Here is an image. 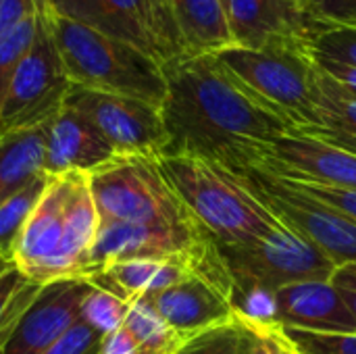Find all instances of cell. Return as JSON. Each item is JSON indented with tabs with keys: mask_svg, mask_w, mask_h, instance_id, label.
Here are the masks:
<instances>
[{
	"mask_svg": "<svg viewBox=\"0 0 356 354\" xmlns=\"http://www.w3.org/2000/svg\"><path fill=\"white\" fill-rule=\"evenodd\" d=\"M44 127L0 131V204L44 173Z\"/></svg>",
	"mask_w": 356,
	"mask_h": 354,
	"instance_id": "obj_21",
	"label": "cell"
},
{
	"mask_svg": "<svg viewBox=\"0 0 356 354\" xmlns=\"http://www.w3.org/2000/svg\"><path fill=\"white\" fill-rule=\"evenodd\" d=\"M184 54H215L234 44L223 0H169Z\"/></svg>",
	"mask_w": 356,
	"mask_h": 354,
	"instance_id": "obj_20",
	"label": "cell"
},
{
	"mask_svg": "<svg viewBox=\"0 0 356 354\" xmlns=\"http://www.w3.org/2000/svg\"><path fill=\"white\" fill-rule=\"evenodd\" d=\"M159 165L184 207L217 244L252 242L284 227L242 175L192 156H159Z\"/></svg>",
	"mask_w": 356,
	"mask_h": 354,
	"instance_id": "obj_3",
	"label": "cell"
},
{
	"mask_svg": "<svg viewBox=\"0 0 356 354\" xmlns=\"http://www.w3.org/2000/svg\"><path fill=\"white\" fill-rule=\"evenodd\" d=\"M40 17L42 10L25 17L23 21L15 23L10 29H6L0 35V102L4 98V92L17 71V67L21 65V61L25 58V54L31 50L38 29H40Z\"/></svg>",
	"mask_w": 356,
	"mask_h": 354,
	"instance_id": "obj_26",
	"label": "cell"
},
{
	"mask_svg": "<svg viewBox=\"0 0 356 354\" xmlns=\"http://www.w3.org/2000/svg\"><path fill=\"white\" fill-rule=\"evenodd\" d=\"M309 46L315 58L356 67V27H321Z\"/></svg>",
	"mask_w": 356,
	"mask_h": 354,
	"instance_id": "obj_28",
	"label": "cell"
},
{
	"mask_svg": "<svg viewBox=\"0 0 356 354\" xmlns=\"http://www.w3.org/2000/svg\"><path fill=\"white\" fill-rule=\"evenodd\" d=\"M98 211L88 173L48 177L15 252V267L44 286L54 280L88 277L98 234Z\"/></svg>",
	"mask_w": 356,
	"mask_h": 354,
	"instance_id": "obj_2",
	"label": "cell"
},
{
	"mask_svg": "<svg viewBox=\"0 0 356 354\" xmlns=\"http://www.w3.org/2000/svg\"><path fill=\"white\" fill-rule=\"evenodd\" d=\"M300 354H356L355 334H317L305 330H288Z\"/></svg>",
	"mask_w": 356,
	"mask_h": 354,
	"instance_id": "obj_30",
	"label": "cell"
},
{
	"mask_svg": "<svg viewBox=\"0 0 356 354\" xmlns=\"http://www.w3.org/2000/svg\"><path fill=\"white\" fill-rule=\"evenodd\" d=\"M38 10H42V0H0V35Z\"/></svg>",
	"mask_w": 356,
	"mask_h": 354,
	"instance_id": "obj_34",
	"label": "cell"
},
{
	"mask_svg": "<svg viewBox=\"0 0 356 354\" xmlns=\"http://www.w3.org/2000/svg\"><path fill=\"white\" fill-rule=\"evenodd\" d=\"M234 294V282L217 250V242L207 236L196 248L190 273L175 286L144 298L181 338H188L229 323L238 313Z\"/></svg>",
	"mask_w": 356,
	"mask_h": 354,
	"instance_id": "obj_8",
	"label": "cell"
},
{
	"mask_svg": "<svg viewBox=\"0 0 356 354\" xmlns=\"http://www.w3.org/2000/svg\"><path fill=\"white\" fill-rule=\"evenodd\" d=\"M38 290L40 284L25 277L17 267L8 269L0 277V353L4 351V344L15 330L21 313L33 300Z\"/></svg>",
	"mask_w": 356,
	"mask_h": 354,
	"instance_id": "obj_25",
	"label": "cell"
},
{
	"mask_svg": "<svg viewBox=\"0 0 356 354\" xmlns=\"http://www.w3.org/2000/svg\"><path fill=\"white\" fill-rule=\"evenodd\" d=\"M13 267H15V265H10V263H6V261H2V259H0V277H2L8 269H13Z\"/></svg>",
	"mask_w": 356,
	"mask_h": 354,
	"instance_id": "obj_39",
	"label": "cell"
},
{
	"mask_svg": "<svg viewBox=\"0 0 356 354\" xmlns=\"http://www.w3.org/2000/svg\"><path fill=\"white\" fill-rule=\"evenodd\" d=\"M277 219L317 246L336 267L356 265V221L259 169L242 173Z\"/></svg>",
	"mask_w": 356,
	"mask_h": 354,
	"instance_id": "obj_10",
	"label": "cell"
},
{
	"mask_svg": "<svg viewBox=\"0 0 356 354\" xmlns=\"http://www.w3.org/2000/svg\"><path fill=\"white\" fill-rule=\"evenodd\" d=\"M236 323L240 330L238 354H300L286 328L275 319H257L238 311Z\"/></svg>",
	"mask_w": 356,
	"mask_h": 354,
	"instance_id": "obj_24",
	"label": "cell"
},
{
	"mask_svg": "<svg viewBox=\"0 0 356 354\" xmlns=\"http://www.w3.org/2000/svg\"><path fill=\"white\" fill-rule=\"evenodd\" d=\"M46 152L44 173L48 177L65 173H92L117 156L104 136L77 111L63 106V111L44 125Z\"/></svg>",
	"mask_w": 356,
	"mask_h": 354,
	"instance_id": "obj_18",
	"label": "cell"
},
{
	"mask_svg": "<svg viewBox=\"0 0 356 354\" xmlns=\"http://www.w3.org/2000/svg\"><path fill=\"white\" fill-rule=\"evenodd\" d=\"M161 156H192L238 175L257 169L267 148L292 127L246 92L215 54H179L163 65Z\"/></svg>",
	"mask_w": 356,
	"mask_h": 354,
	"instance_id": "obj_1",
	"label": "cell"
},
{
	"mask_svg": "<svg viewBox=\"0 0 356 354\" xmlns=\"http://www.w3.org/2000/svg\"><path fill=\"white\" fill-rule=\"evenodd\" d=\"M240 330L236 317L229 323L188 336L173 354H238Z\"/></svg>",
	"mask_w": 356,
	"mask_h": 354,
	"instance_id": "obj_29",
	"label": "cell"
},
{
	"mask_svg": "<svg viewBox=\"0 0 356 354\" xmlns=\"http://www.w3.org/2000/svg\"><path fill=\"white\" fill-rule=\"evenodd\" d=\"M286 2H292V4H296V6H300V8H305V10H307V6H309V2H311V0H286Z\"/></svg>",
	"mask_w": 356,
	"mask_h": 354,
	"instance_id": "obj_40",
	"label": "cell"
},
{
	"mask_svg": "<svg viewBox=\"0 0 356 354\" xmlns=\"http://www.w3.org/2000/svg\"><path fill=\"white\" fill-rule=\"evenodd\" d=\"M100 354H142V351L131 338V334L125 328H119L117 332L104 338Z\"/></svg>",
	"mask_w": 356,
	"mask_h": 354,
	"instance_id": "obj_36",
	"label": "cell"
},
{
	"mask_svg": "<svg viewBox=\"0 0 356 354\" xmlns=\"http://www.w3.org/2000/svg\"><path fill=\"white\" fill-rule=\"evenodd\" d=\"M307 13L321 27H356V0H311Z\"/></svg>",
	"mask_w": 356,
	"mask_h": 354,
	"instance_id": "obj_31",
	"label": "cell"
},
{
	"mask_svg": "<svg viewBox=\"0 0 356 354\" xmlns=\"http://www.w3.org/2000/svg\"><path fill=\"white\" fill-rule=\"evenodd\" d=\"M207 232L200 225H146L100 221L90 257V275L119 261H167L188 252ZM88 275V277H90Z\"/></svg>",
	"mask_w": 356,
	"mask_h": 354,
	"instance_id": "obj_15",
	"label": "cell"
},
{
	"mask_svg": "<svg viewBox=\"0 0 356 354\" xmlns=\"http://www.w3.org/2000/svg\"><path fill=\"white\" fill-rule=\"evenodd\" d=\"M104 338L77 321L65 336H60L44 354H100Z\"/></svg>",
	"mask_w": 356,
	"mask_h": 354,
	"instance_id": "obj_32",
	"label": "cell"
},
{
	"mask_svg": "<svg viewBox=\"0 0 356 354\" xmlns=\"http://www.w3.org/2000/svg\"><path fill=\"white\" fill-rule=\"evenodd\" d=\"M42 10L127 42L161 65L184 54L152 0H42Z\"/></svg>",
	"mask_w": 356,
	"mask_h": 354,
	"instance_id": "obj_11",
	"label": "cell"
},
{
	"mask_svg": "<svg viewBox=\"0 0 356 354\" xmlns=\"http://www.w3.org/2000/svg\"><path fill=\"white\" fill-rule=\"evenodd\" d=\"M71 86L42 10L35 42L17 67L0 102V131L44 127L63 111Z\"/></svg>",
	"mask_w": 356,
	"mask_h": 354,
	"instance_id": "obj_9",
	"label": "cell"
},
{
	"mask_svg": "<svg viewBox=\"0 0 356 354\" xmlns=\"http://www.w3.org/2000/svg\"><path fill=\"white\" fill-rule=\"evenodd\" d=\"M88 177L100 221L198 225L167 182L159 156L117 154Z\"/></svg>",
	"mask_w": 356,
	"mask_h": 354,
	"instance_id": "obj_6",
	"label": "cell"
},
{
	"mask_svg": "<svg viewBox=\"0 0 356 354\" xmlns=\"http://www.w3.org/2000/svg\"><path fill=\"white\" fill-rule=\"evenodd\" d=\"M215 56L246 92L292 129L313 123L317 61L309 42H275L263 48L227 46Z\"/></svg>",
	"mask_w": 356,
	"mask_h": 354,
	"instance_id": "obj_5",
	"label": "cell"
},
{
	"mask_svg": "<svg viewBox=\"0 0 356 354\" xmlns=\"http://www.w3.org/2000/svg\"><path fill=\"white\" fill-rule=\"evenodd\" d=\"M273 317L288 330L355 334L356 321L332 280L290 284L273 294Z\"/></svg>",
	"mask_w": 356,
	"mask_h": 354,
	"instance_id": "obj_17",
	"label": "cell"
},
{
	"mask_svg": "<svg viewBox=\"0 0 356 354\" xmlns=\"http://www.w3.org/2000/svg\"><path fill=\"white\" fill-rule=\"evenodd\" d=\"M288 182V179H286ZM294 188L300 192L309 194L311 198L348 215L356 221V190H346V188H332V186H315V184H296L290 182Z\"/></svg>",
	"mask_w": 356,
	"mask_h": 354,
	"instance_id": "obj_33",
	"label": "cell"
},
{
	"mask_svg": "<svg viewBox=\"0 0 356 354\" xmlns=\"http://www.w3.org/2000/svg\"><path fill=\"white\" fill-rule=\"evenodd\" d=\"M92 284L83 277L54 280L40 286L21 313L2 354H44L77 321Z\"/></svg>",
	"mask_w": 356,
	"mask_h": 354,
	"instance_id": "obj_14",
	"label": "cell"
},
{
	"mask_svg": "<svg viewBox=\"0 0 356 354\" xmlns=\"http://www.w3.org/2000/svg\"><path fill=\"white\" fill-rule=\"evenodd\" d=\"M356 156V96L317 65L313 123L294 129Z\"/></svg>",
	"mask_w": 356,
	"mask_h": 354,
	"instance_id": "obj_19",
	"label": "cell"
},
{
	"mask_svg": "<svg viewBox=\"0 0 356 354\" xmlns=\"http://www.w3.org/2000/svg\"><path fill=\"white\" fill-rule=\"evenodd\" d=\"M46 186H48V175L42 173L40 177L29 182L25 188H21L19 192H15L10 198H6L0 204V259L2 261L15 265L13 261H15L19 240Z\"/></svg>",
	"mask_w": 356,
	"mask_h": 354,
	"instance_id": "obj_22",
	"label": "cell"
},
{
	"mask_svg": "<svg viewBox=\"0 0 356 354\" xmlns=\"http://www.w3.org/2000/svg\"><path fill=\"white\" fill-rule=\"evenodd\" d=\"M65 106L83 115L121 156H161L167 146L161 106L152 102L71 86Z\"/></svg>",
	"mask_w": 356,
	"mask_h": 354,
	"instance_id": "obj_12",
	"label": "cell"
},
{
	"mask_svg": "<svg viewBox=\"0 0 356 354\" xmlns=\"http://www.w3.org/2000/svg\"><path fill=\"white\" fill-rule=\"evenodd\" d=\"M127 311H129V300H123L121 296L108 290L92 286L90 294L81 305L79 321H83L90 330L106 338L119 328H123Z\"/></svg>",
	"mask_w": 356,
	"mask_h": 354,
	"instance_id": "obj_27",
	"label": "cell"
},
{
	"mask_svg": "<svg viewBox=\"0 0 356 354\" xmlns=\"http://www.w3.org/2000/svg\"><path fill=\"white\" fill-rule=\"evenodd\" d=\"M232 46L263 48L275 42H309L321 29L309 13L286 0H227Z\"/></svg>",
	"mask_w": 356,
	"mask_h": 354,
	"instance_id": "obj_16",
	"label": "cell"
},
{
	"mask_svg": "<svg viewBox=\"0 0 356 354\" xmlns=\"http://www.w3.org/2000/svg\"><path fill=\"white\" fill-rule=\"evenodd\" d=\"M217 250L234 282L236 309L254 294H275L298 282L332 280L338 269L317 246L288 225L261 240L217 244Z\"/></svg>",
	"mask_w": 356,
	"mask_h": 354,
	"instance_id": "obj_7",
	"label": "cell"
},
{
	"mask_svg": "<svg viewBox=\"0 0 356 354\" xmlns=\"http://www.w3.org/2000/svg\"><path fill=\"white\" fill-rule=\"evenodd\" d=\"M0 354H2V353H0Z\"/></svg>",
	"mask_w": 356,
	"mask_h": 354,
	"instance_id": "obj_42",
	"label": "cell"
},
{
	"mask_svg": "<svg viewBox=\"0 0 356 354\" xmlns=\"http://www.w3.org/2000/svg\"><path fill=\"white\" fill-rule=\"evenodd\" d=\"M332 284L340 292L342 300L346 303L348 311L356 321V265H342L332 275Z\"/></svg>",
	"mask_w": 356,
	"mask_h": 354,
	"instance_id": "obj_35",
	"label": "cell"
},
{
	"mask_svg": "<svg viewBox=\"0 0 356 354\" xmlns=\"http://www.w3.org/2000/svg\"><path fill=\"white\" fill-rule=\"evenodd\" d=\"M315 61L325 73H330L338 83H342L353 96H356V67H348V65H342L336 61H323V58H315Z\"/></svg>",
	"mask_w": 356,
	"mask_h": 354,
	"instance_id": "obj_37",
	"label": "cell"
},
{
	"mask_svg": "<svg viewBox=\"0 0 356 354\" xmlns=\"http://www.w3.org/2000/svg\"><path fill=\"white\" fill-rule=\"evenodd\" d=\"M44 15L73 86L131 96L161 106L167 90L161 63L140 48L92 27L46 10Z\"/></svg>",
	"mask_w": 356,
	"mask_h": 354,
	"instance_id": "obj_4",
	"label": "cell"
},
{
	"mask_svg": "<svg viewBox=\"0 0 356 354\" xmlns=\"http://www.w3.org/2000/svg\"><path fill=\"white\" fill-rule=\"evenodd\" d=\"M257 169L296 184L356 190L355 154L294 129L267 148Z\"/></svg>",
	"mask_w": 356,
	"mask_h": 354,
	"instance_id": "obj_13",
	"label": "cell"
},
{
	"mask_svg": "<svg viewBox=\"0 0 356 354\" xmlns=\"http://www.w3.org/2000/svg\"><path fill=\"white\" fill-rule=\"evenodd\" d=\"M223 4H227V0H223Z\"/></svg>",
	"mask_w": 356,
	"mask_h": 354,
	"instance_id": "obj_41",
	"label": "cell"
},
{
	"mask_svg": "<svg viewBox=\"0 0 356 354\" xmlns=\"http://www.w3.org/2000/svg\"><path fill=\"white\" fill-rule=\"evenodd\" d=\"M123 328L131 334L142 354H173L186 340L156 313L148 298L129 303Z\"/></svg>",
	"mask_w": 356,
	"mask_h": 354,
	"instance_id": "obj_23",
	"label": "cell"
},
{
	"mask_svg": "<svg viewBox=\"0 0 356 354\" xmlns=\"http://www.w3.org/2000/svg\"><path fill=\"white\" fill-rule=\"evenodd\" d=\"M154 2V6H156V10H159V15L165 19V23L177 33V27H175V21H173V15H171V4H169V0H152ZM179 35V33H177Z\"/></svg>",
	"mask_w": 356,
	"mask_h": 354,
	"instance_id": "obj_38",
	"label": "cell"
}]
</instances>
